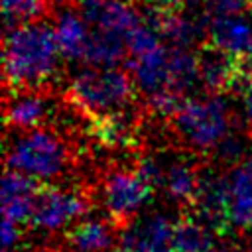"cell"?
<instances>
[{"instance_id":"ac0fdd59","label":"cell","mask_w":252,"mask_h":252,"mask_svg":"<svg viewBox=\"0 0 252 252\" xmlns=\"http://www.w3.org/2000/svg\"><path fill=\"white\" fill-rule=\"evenodd\" d=\"M65 238L73 252H112L114 230L102 219H83L67 228Z\"/></svg>"},{"instance_id":"f546056e","label":"cell","mask_w":252,"mask_h":252,"mask_svg":"<svg viewBox=\"0 0 252 252\" xmlns=\"http://www.w3.org/2000/svg\"><path fill=\"white\" fill-rule=\"evenodd\" d=\"M248 6H250V8H252V0H248Z\"/></svg>"},{"instance_id":"2e32d148","label":"cell","mask_w":252,"mask_h":252,"mask_svg":"<svg viewBox=\"0 0 252 252\" xmlns=\"http://www.w3.org/2000/svg\"><path fill=\"white\" fill-rule=\"evenodd\" d=\"M53 32H55V39H57L61 55L69 61H83L93 28L85 20L81 10L79 8L59 10L55 16Z\"/></svg>"},{"instance_id":"3957f363","label":"cell","mask_w":252,"mask_h":252,"mask_svg":"<svg viewBox=\"0 0 252 252\" xmlns=\"http://www.w3.org/2000/svg\"><path fill=\"white\" fill-rule=\"evenodd\" d=\"M69 150L65 142L47 128L20 130L6 150V167L35 181H51L65 173Z\"/></svg>"},{"instance_id":"9a60e30c","label":"cell","mask_w":252,"mask_h":252,"mask_svg":"<svg viewBox=\"0 0 252 252\" xmlns=\"http://www.w3.org/2000/svg\"><path fill=\"white\" fill-rule=\"evenodd\" d=\"M53 104L39 91H14L6 102V122L14 130L41 128L51 116Z\"/></svg>"},{"instance_id":"4316f807","label":"cell","mask_w":252,"mask_h":252,"mask_svg":"<svg viewBox=\"0 0 252 252\" xmlns=\"http://www.w3.org/2000/svg\"><path fill=\"white\" fill-rule=\"evenodd\" d=\"M242 106H244V114L248 122L252 124V71L246 75L242 83Z\"/></svg>"},{"instance_id":"52a82bcc","label":"cell","mask_w":252,"mask_h":252,"mask_svg":"<svg viewBox=\"0 0 252 252\" xmlns=\"http://www.w3.org/2000/svg\"><path fill=\"white\" fill-rule=\"evenodd\" d=\"M197 219L213 228L217 234H224L230 228V185L228 177L217 171H205L199 177V189L191 203Z\"/></svg>"},{"instance_id":"7a4b0ae2","label":"cell","mask_w":252,"mask_h":252,"mask_svg":"<svg viewBox=\"0 0 252 252\" xmlns=\"http://www.w3.org/2000/svg\"><path fill=\"white\" fill-rule=\"evenodd\" d=\"M132 75L118 67H87L69 83L71 102L91 120L126 112L134 98Z\"/></svg>"},{"instance_id":"603a6c76","label":"cell","mask_w":252,"mask_h":252,"mask_svg":"<svg viewBox=\"0 0 252 252\" xmlns=\"http://www.w3.org/2000/svg\"><path fill=\"white\" fill-rule=\"evenodd\" d=\"M215 152L219 154V159L222 163H238L242 154H244V144L242 138L238 134H234V130L215 148Z\"/></svg>"},{"instance_id":"ffe728a7","label":"cell","mask_w":252,"mask_h":252,"mask_svg":"<svg viewBox=\"0 0 252 252\" xmlns=\"http://www.w3.org/2000/svg\"><path fill=\"white\" fill-rule=\"evenodd\" d=\"M199 177L201 173L197 167L187 159H173L165 163L163 169V181L161 187L165 193L179 201V203H193L197 189H199Z\"/></svg>"},{"instance_id":"6da1fadb","label":"cell","mask_w":252,"mask_h":252,"mask_svg":"<svg viewBox=\"0 0 252 252\" xmlns=\"http://www.w3.org/2000/svg\"><path fill=\"white\" fill-rule=\"evenodd\" d=\"M61 51L51 26L28 22L12 26L4 37V79L14 91H39L59 71Z\"/></svg>"},{"instance_id":"4fadbf2b","label":"cell","mask_w":252,"mask_h":252,"mask_svg":"<svg viewBox=\"0 0 252 252\" xmlns=\"http://www.w3.org/2000/svg\"><path fill=\"white\" fill-rule=\"evenodd\" d=\"M207 41L234 57H244L252 41V22L242 14L209 18Z\"/></svg>"},{"instance_id":"484cf974","label":"cell","mask_w":252,"mask_h":252,"mask_svg":"<svg viewBox=\"0 0 252 252\" xmlns=\"http://www.w3.org/2000/svg\"><path fill=\"white\" fill-rule=\"evenodd\" d=\"M146 2H148V8L156 12H175L187 6V0H146Z\"/></svg>"},{"instance_id":"d6986e66","label":"cell","mask_w":252,"mask_h":252,"mask_svg":"<svg viewBox=\"0 0 252 252\" xmlns=\"http://www.w3.org/2000/svg\"><path fill=\"white\" fill-rule=\"evenodd\" d=\"M128 55L126 39L108 32L93 30L89 37V45L83 55V63L87 67H118Z\"/></svg>"},{"instance_id":"30bf717a","label":"cell","mask_w":252,"mask_h":252,"mask_svg":"<svg viewBox=\"0 0 252 252\" xmlns=\"http://www.w3.org/2000/svg\"><path fill=\"white\" fill-rule=\"evenodd\" d=\"M144 18L159 32L161 39L167 41L169 47L191 49L193 45H199V41L207 39L209 22L205 24V18L185 14L183 10H175V12L148 10Z\"/></svg>"},{"instance_id":"4dcf8cb0","label":"cell","mask_w":252,"mask_h":252,"mask_svg":"<svg viewBox=\"0 0 252 252\" xmlns=\"http://www.w3.org/2000/svg\"><path fill=\"white\" fill-rule=\"evenodd\" d=\"M250 134H252V132H250Z\"/></svg>"},{"instance_id":"cb8c5ba5","label":"cell","mask_w":252,"mask_h":252,"mask_svg":"<svg viewBox=\"0 0 252 252\" xmlns=\"http://www.w3.org/2000/svg\"><path fill=\"white\" fill-rule=\"evenodd\" d=\"M246 6H248V0H205V10L209 18L242 14Z\"/></svg>"},{"instance_id":"7c38bea8","label":"cell","mask_w":252,"mask_h":252,"mask_svg":"<svg viewBox=\"0 0 252 252\" xmlns=\"http://www.w3.org/2000/svg\"><path fill=\"white\" fill-rule=\"evenodd\" d=\"M35 193V179L8 169L2 179V217L22 226L30 224Z\"/></svg>"},{"instance_id":"7402d4cb","label":"cell","mask_w":252,"mask_h":252,"mask_svg":"<svg viewBox=\"0 0 252 252\" xmlns=\"http://www.w3.org/2000/svg\"><path fill=\"white\" fill-rule=\"evenodd\" d=\"M2 10L6 16L8 26L39 22L47 12L45 0H2Z\"/></svg>"},{"instance_id":"9c48e42d","label":"cell","mask_w":252,"mask_h":252,"mask_svg":"<svg viewBox=\"0 0 252 252\" xmlns=\"http://www.w3.org/2000/svg\"><path fill=\"white\" fill-rule=\"evenodd\" d=\"M77 8L93 30L108 32L124 39L142 22L138 10L126 0H79Z\"/></svg>"},{"instance_id":"8992f818","label":"cell","mask_w":252,"mask_h":252,"mask_svg":"<svg viewBox=\"0 0 252 252\" xmlns=\"http://www.w3.org/2000/svg\"><path fill=\"white\" fill-rule=\"evenodd\" d=\"M87 209L89 203L81 193L55 185H41L37 187L33 199L30 224L39 230L55 232L77 222V219H81Z\"/></svg>"},{"instance_id":"8fae6325","label":"cell","mask_w":252,"mask_h":252,"mask_svg":"<svg viewBox=\"0 0 252 252\" xmlns=\"http://www.w3.org/2000/svg\"><path fill=\"white\" fill-rule=\"evenodd\" d=\"M173 230L175 220L161 213H154L124 226L120 244L132 246L140 252H169Z\"/></svg>"},{"instance_id":"ba28073f","label":"cell","mask_w":252,"mask_h":252,"mask_svg":"<svg viewBox=\"0 0 252 252\" xmlns=\"http://www.w3.org/2000/svg\"><path fill=\"white\" fill-rule=\"evenodd\" d=\"M197 59L201 85L207 89V93L222 94L226 91H232L234 87L242 85L248 75L240 57H234L211 43L199 47Z\"/></svg>"},{"instance_id":"5bb4252c","label":"cell","mask_w":252,"mask_h":252,"mask_svg":"<svg viewBox=\"0 0 252 252\" xmlns=\"http://www.w3.org/2000/svg\"><path fill=\"white\" fill-rule=\"evenodd\" d=\"M130 73L136 83V89L142 91L146 98L159 91H171L169 89V47L159 45L158 49L146 55L130 57Z\"/></svg>"},{"instance_id":"e0dca14e","label":"cell","mask_w":252,"mask_h":252,"mask_svg":"<svg viewBox=\"0 0 252 252\" xmlns=\"http://www.w3.org/2000/svg\"><path fill=\"white\" fill-rule=\"evenodd\" d=\"M230 185V222L252 230V158L234 165L228 175Z\"/></svg>"},{"instance_id":"5b68a950","label":"cell","mask_w":252,"mask_h":252,"mask_svg":"<svg viewBox=\"0 0 252 252\" xmlns=\"http://www.w3.org/2000/svg\"><path fill=\"white\" fill-rule=\"evenodd\" d=\"M154 187L136 169H112L102 181V205L110 219L126 224L152 197Z\"/></svg>"},{"instance_id":"277c9868","label":"cell","mask_w":252,"mask_h":252,"mask_svg":"<svg viewBox=\"0 0 252 252\" xmlns=\"http://www.w3.org/2000/svg\"><path fill=\"white\" fill-rule=\"evenodd\" d=\"M171 118L177 134L193 150L201 152L215 150L232 132L230 106L220 94L215 93H209L207 96L183 98Z\"/></svg>"},{"instance_id":"f1b7e54d","label":"cell","mask_w":252,"mask_h":252,"mask_svg":"<svg viewBox=\"0 0 252 252\" xmlns=\"http://www.w3.org/2000/svg\"><path fill=\"white\" fill-rule=\"evenodd\" d=\"M112 252H140V250H136V248H132V246H126V244H120V246L114 248Z\"/></svg>"},{"instance_id":"44dd1931","label":"cell","mask_w":252,"mask_h":252,"mask_svg":"<svg viewBox=\"0 0 252 252\" xmlns=\"http://www.w3.org/2000/svg\"><path fill=\"white\" fill-rule=\"evenodd\" d=\"M93 122H94L93 126L94 138L108 148H118V146L124 148L134 142V120L126 116V112L98 118Z\"/></svg>"},{"instance_id":"d4e9b609","label":"cell","mask_w":252,"mask_h":252,"mask_svg":"<svg viewBox=\"0 0 252 252\" xmlns=\"http://www.w3.org/2000/svg\"><path fill=\"white\" fill-rule=\"evenodd\" d=\"M22 224L4 219L2 222V252H12L22 240Z\"/></svg>"},{"instance_id":"83f0119b","label":"cell","mask_w":252,"mask_h":252,"mask_svg":"<svg viewBox=\"0 0 252 252\" xmlns=\"http://www.w3.org/2000/svg\"><path fill=\"white\" fill-rule=\"evenodd\" d=\"M242 63H244L246 71L250 73V71H252V41H250V45H248V49H246V53H244V57H242Z\"/></svg>"}]
</instances>
